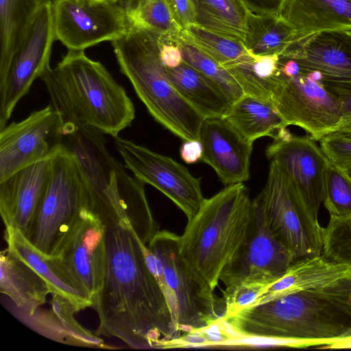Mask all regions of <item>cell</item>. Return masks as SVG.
<instances>
[{"label":"cell","instance_id":"obj_1","mask_svg":"<svg viewBox=\"0 0 351 351\" xmlns=\"http://www.w3.org/2000/svg\"><path fill=\"white\" fill-rule=\"evenodd\" d=\"M96 215L104 236L101 280L92 306L99 321L95 334L117 337L134 349H161L181 333L147 266L143 243L126 212Z\"/></svg>","mask_w":351,"mask_h":351},{"label":"cell","instance_id":"obj_2","mask_svg":"<svg viewBox=\"0 0 351 351\" xmlns=\"http://www.w3.org/2000/svg\"><path fill=\"white\" fill-rule=\"evenodd\" d=\"M51 104L80 124L114 138L135 118L134 104L125 88L99 61L84 51L68 50L57 66L40 77Z\"/></svg>","mask_w":351,"mask_h":351},{"label":"cell","instance_id":"obj_3","mask_svg":"<svg viewBox=\"0 0 351 351\" xmlns=\"http://www.w3.org/2000/svg\"><path fill=\"white\" fill-rule=\"evenodd\" d=\"M62 144L75 157L87 189L88 208L123 209L138 237L148 243L159 230L146 198L144 183L126 171L108 151L104 134L64 118Z\"/></svg>","mask_w":351,"mask_h":351},{"label":"cell","instance_id":"obj_4","mask_svg":"<svg viewBox=\"0 0 351 351\" xmlns=\"http://www.w3.org/2000/svg\"><path fill=\"white\" fill-rule=\"evenodd\" d=\"M252 208L243 182L228 185L204 199L179 236L180 252L186 265L213 291L246 237Z\"/></svg>","mask_w":351,"mask_h":351},{"label":"cell","instance_id":"obj_5","mask_svg":"<svg viewBox=\"0 0 351 351\" xmlns=\"http://www.w3.org/2000/svg\"><path fill=\"white\" fill-rule=\"evenodd\" d=\"M160 34L128 25L112 41L121 72L153 118L184 141L197 140L204 117L176 90L160 56Z\"/></svg>","mask_w":351,"mask_h":351},{"label":"cell","instance_id":"obj_6","mask_svg":"<svg viewBox=\"0 0 351 351\" xmlns=\"http://www.w3.org/2000/svg\"><path fill=\"white\" fill-rule=\"evenodd\" d=\"M223 318L243 337L335 340L351 335V318L315 291L248 306Z\"/></svg>","mask_w":351,"mask_h":351},{"label":"cell","instance_id":"obj_7","mask_svg":"<svg viewBox=\"0 0 351 351\" xmlns=\"http://www.w3.org/2000/svg\"><path fill=\"white\" fill-rule=\"evenodd\" d=\"M84 208H88L84 176L74 155L62 144L51 157L45 192L25 237L42 253L53 256Z\"/></svg>","mask_w":351,"mask_h":351},{"label":"cell","instance_id":"obj_8","mask_svg":"<svg viewBox=\"0 0 351 351\" xmlns=\"http://www.w3.org/2000/svg\"><path fill=\"white\" fill-rule=\"evenodd\" d=\"M147 245L161 263L181 335L205 327L224 315L223 298L216 296L186 265L180 252L178 235L158 230Z\"/></svg>","mask_w":351,"mask_h":351},{"label":"cell","instance_id":"obj_9","mask_svg":"<svg viewBox=\"0 0 351 351\" xmlns=\"http://www.w3.org/2000/svg\"><path fill=\"white\" fill-rule=\"evenodd\" d=\"M252 207L246 237L220 275L225 291L243 285H267L281 276L295 260L271 232L258 196L252 200Z\"/></svg>","mask_w":351,"mask_h":351},{"label":"cell","instance_id":"obj_10","mask_svg":"<svg viewBox=\"0 0 351 351\" xmlns=\"http://www.w3.org/2000/svg\"><path fill=\"white\" fill-rule=\"evenodd\" d=\"M265 154L291 178L312 232L324 245V227L319 220V210L325 197V171L328 159L310 136H294L291 132L274 140Z\"/></svg>","mask_w":351,"mask_h":351},{"label":"cell","instance_id":"obj_11","mask_svg":"<svg viewBox=\"0 0 351 351\" xmlns=\"http://www.w3.org/2000/svg\"><path fill=\"white\" fill-rule=\"evenodd\" d=\"M258 197L271 232L295 259L322 254L295 186L276 162L271 161L267 180Z\"/></svg>","mask_w":351,"mask_h":351},{"label":"cell","instance_id":"obj_12","mask_svg":"<svg viewBox=\"0 0 351 351\" xmlns=\"http://www.w3.org/2000/svg\"><path fill=\"white\" fill-rule=\"evenodd\" d=\"M271 100L288 126L300 127L315 141L332 133L339 121L337 97L302 71L293 77L280 71Z\"/></svg>","mask_w":351,"mask_h":351},{"label":"cell","instance_id":"obj_13","mask_svg":"<svg viewBox=\"0 0 351 351\" xmlns=\"http://www.w3.org/2000/svg\"><path fill=\"white\" fill-rule=\"evenodd\" d=\"M64 117L51 104L0 130V181L34 162L51 158L62 146Z\"/></svg>","mask_w":351,"mask_h":351},{"label":"cell","instance_id":"obj_14","mask_svg":"<svg viewBox=\"0 0 351 351\" xmlns=\"http://www.w3.org/2000/svg\"><path fill=\"white\" fill-rule=\"evenodd\" d=\"M56 40L68 50L84 51L124 35L128 25L118 2L52 0Z\"/></svg>","mask_w":351,"mask_h":351},{"label":"cell","instance_id":"obj_15","mask_svg":"<svg viewBox=\"0 0 351 351\" xmlns=\"http://www.w3.org/2000/svg\"><path fill=\"white\" fill-rule=\"evenodd\" d=\"M114 147L125 167L144 184H149L173 201L191 219L205 198L201 180L172 158L133 141L117 137Z\"/></svg>","mask_w":351,"mask_h":351},{"label":"cell","instance_id":"obj_16","mask_svg":"<svg viewBox=\"0 0 351 351\" xmlns=\"http://www.w3.org/2000/svg\"><path fill=\"white\" fill-rule=\"evenodd\" d=\"M51 3L38 10L12 58L5 82L0 88V130L7 125L16 105L34 81L49 65L56 40Z\"/></svg>","mask_w":351,"mask_h":351},{"label":"cell","instance_id":"obj_17","mask_svg":"<svg viewBox=\"0 0 351 351\" xmlns=\"http://www.w3.org/2000/svg\"><path fill=\"white\" fill-rule=\"evenodd\" d=\"M103 236L102 222L88 208H84L53 256L93 302L101 280Z\"/></svg>","mask_w":351,"mask_h":351},{"label":"cell","instance_id":"obj_18","mask_svg":"<svg viewBox=\"0 0 351 351\" xmlns=\"http://www.w3.org/2000/svg\"><path fill=\"white\" fill-rule=\"evenodd\" d=\"M280 57L294 60L302 72L319 71L329 90H351V34L347 30L295 38Z\"/></svg>","mask_w":351,"mask_h":351},{"label":"cell","instance_id":"obj_19","mask_svg":"<svg viewBox=\"0 0 351 351\" xmlns=\"http://www.w3.org/2000/svg\"><path fill=\"white\" fill-rule=\"evenodd\" d=\"M199 141L203 148L201 160L215 170L224 185L249 180L253 143L241 138L223 117L205 118Z\"/></svg>","mask_w":351,"mask_h":351},{"label":"cell","instance_id":"obj_20","mask_svg":"<svg viewBox=\"0 0 351 351\" xmlns=\"http://www.w3.org/2000/svg\"><path fill=\"white\" fill-rule=\"evenodd\" d=\"M51 158L26 166L0 181V213L5 227L26 235L49 181Z\"/></svg>","mask_w":351,"mask_h":351},{"label":"cell","instance_id":"obj_21","mask_svg":"<svg viewBox=\"0 0 351 351\" xmlns=\"http://www.w3.org/2000/svg\"><path fill=\"white\" fill-rule=\"evenodd\" d=\"M351 278V266L320 255L295 259L278 278L265 286L263 293L250 306L284 296L325 289Z\"/></svg>","mask_w":351,"mask_h":351},{"label":"cell","instance_id":"obj_22","mask_svg":"<svg viewBox=\"0 0 351 351\" xmlns=\"http://www.w3.org/2000/svg\"><path fill=\"white\" fill-rule=\"evenodd\" d=\"M49 310L39 307L32 315L18 309L10 301L8 309L21 322L40 335L66 345L91 348H116L106 345L99 335L92 333L75 319L77 312L66 298L53 294Z\"/></svg>","mask_w":351,"mask_h":351},{"label":"cell","instance_id":"obj_23","mask_svg":"<svg viewBox=\"0 0 351 351\" xmlns=\"http://www.w3.org/2000/svg\"><path fill=\"white\" fill-rule=\"evenodd\" d=\"M5 240L8 250L25 261L48 283L51 294H58L68 300L78 311L92 307L88 294L79 287L63 271L53 256L37 250L18 230L5 227Z\"/></svg>","mask_w":351,"mask_h":351},{"label":"cell","instance_id":"obj_24","mask_svg":"<svg viewBox=\"0 0 351 351\" xmlns=\"http://www.w3.org/2000/svg\"><path fill=\"white\" fill-rule=\"evenodd\" d=\"M279 16L295 38L324 31L351 29V0H284Z\"/></svg>","mask_w":351,"mask_h":351},{"label":"cell","instance_id":"obj_25","mask_svg":"<svg viewBox=\"0 0 351 351\" xmlns=\"http://www.w3.org/2000/svg\"><path fill=\"white\" fill-rule=\"evenodd\" d=\"M0 291L20 311L32 315L51 293L47 281L8 249L0 255Z\"/></svg>","mask_w":351,"mask_h":351},{"label":"cell","instance_id":"obj_26","mask_svg":"<svg viewBox=\"0 0 351 351\" xmlns=\"http://www.w3.org/2000/svg\"><path fill=\"white\" fill-rule=\"evenodd\" d=\"M167 73L179 94L204 118L223 117L232 103L210 79L184 61Z\"/></svg>","mask_w":351,"mask_h":351},{"label":"cell","instance_id":"obj_27","mask_svg":"<svg viewBox=\"0 0 351 351\" xmlns=\"http://www.w3.org/2000/svg\"><path fill=\"white\" fill-rule=\"evenodd\" d=\"M223 118L250 143L263 136L274 139L288 126L271 102L246 95L233 103Z\"/></svg>","mask_w":351,"mask_h":351},{"label":"cell","instance_id":"obj_28","mask_svg":"<svg viewBox=\"0 0 351 351\" xmlns=\"http://www.w3.org/2000/svg\"><path fill=\"white\" fill-rule=\"evenodd\" d=\"M52 0H0V88L12 58L38 10Z\"/></svg>","mask_w":351,"mask_h":351},{"label":"cell","instance_id":"obj_29","mask_svg":"<svg viewBox=\"0 0 351 351\" xmlns=\"http://www.w3.org/2000/svg\"><path fill=\"white\" fill-rule=\"evenodd\" d=\"M295 36L293 26L279 15L248 11L243 43L252 54L280 56Z\"/></svg>","mask_w":351,"mask_h":351},{"label":"cell","instance_id":"obj_30","mask_svg":"<svg viewBox=\"0 0 351 351\" xmlns=\"http://www.w3.org/2000/svg\"><path fill=\"white\" fill-rule=\"evenodd\" d=\"M190 1L196 25L243 41L248 10L241 0Z\"/></svg>","mask_w":351,"mask_h":351},{"label":"cell","instance_id":"obj_31","mask_svg":"<svg viewBox=\"0 0 351 351\" xmlns=\"http://www.w3.org/2000/svg\"><path fill=\"white\" fill-rule=\"evenodd\" d=\"M277 53L254 56L225 66L241 86L244 95L271 102L280 70Z\"/></svg>","mask_w":351,"mask_h":351},{"label":"cell","instance_id":"obj_32","mask_svg":"<svg viewBox=\"0 0 351 351\" xmlns=\"http://www.w3.org/2000/svg\"><path fill=\"white\" fill-rule=\"evenodd\" d=\"M180 32L175 35L162 36L176 43L181 50L183 61L213 82L232 104L241 98L244 95L243 91L232 75L224 66L184 39Z\"/></svg>","mask_w":351,"mask_h":351},{"label":"cell","instance_id":"obj_33","mask_svg":"<svg viewBox=\"0 0 351 351\" xmlns=\"http://www.w3.org/2000/svg\"><path fill=\"white\" fill-rule=\"evenodd\" d=\"M187 41L226 66L253 55L245 48L242 40L205 29L196 24L180 32Z\"/></svg>","mask_w":351,"mask_h":351},{"label":"cell","instance_id":"obj_34","mask_svg":"<svg viewBox=\"0 0 351 351\" xmlns=\"http://www.w3.org/2000/svg\"><path fill=\"white\" fill-rule=\"evenodd\" d=\"M128 25L153 30L164 36L178 34L166 0H119Z\"/></svg>","mask_w":351,"mask_h":351},{"label":"cell","instance_id":"obj_35","mask_svg":"<svg viewBox=\"0 0 351 351\" xmlns=\"http://www.w3.org/2000/svg\"><path fill=\"white\" fill-rule=\"evenodd\" d=\"M324 205L330 217L351 215V176L347 169L328 160L325 171Z\"/></svg>","mask_w":351,"mask_h":351},{"label":"cell","instance_id":"obj_36","mask_svg":"<svg viewBox=\"0 0 351 351\" xmlns=\"http://www.w3.org/2000/svg\"><path fill=\"white\" fill-rule=\"evenodd\" d=\"M319 142L330 161L344 169L351 167V136L331 133L323 136Z\"/></svg>","mask_w":351,"mask_h":351},{"label":"cell","instance_id":"obj_37","mask_svg":"<svg viewBox=\"0 0 351 351\" xmlns=\"http://www.w3.org/2000/svg\"><path fill=\"white\" fill-rule=\"evenodd\" d=\"M316 292L335 304L351 318V278L335 287L317 290Z\"/></svg>","mask_w":351,"mask_h":351},{"label":"cell","instance_id":"obj_38","mask_svg":"<svg viewBox=\"0 0 351 351\" xmlns=\"http://www.w3.org/2000/svg\"><path fill=\"white\" fill-rule=\"evenodd\" d=\"M166 1L175 23L182 30H186L195 24V13L190 0Z\"/></svg>","mask_w":351,"mask_h":351},{"label":"cell","instance_id":"obj_39","mask_svg":"<svg viewBox=\"0 0 351 351\" xmlns=\"http://www.w3.org/2000/svg\"><path fill=\"white\" fill-rule=\"evenodd\" d=\"M330 90L337 97L340 103L339 121L332 133L351 132V90L332 89Z\"/></svg>","mask_w":351,"mask_h":351},{"label":"cell","instance_id":"obj_40","mask_svg":"<svg viewBox=\"0 0 351 351\" xmlns=\"http://www.w3.org/2000/svg\"><path fill=\"white\" fill-rule=\"evenodd\" d=\"M160 56L167 68H176L182 62V54L179 46L160 34L159 39Z\"/></svg>","mask_w":351,"mask_h":351},{"label":"cell","instance_id":"obj_41","mask_svg":"<svg viewBox=\"0 0 351 351\" xmlns=\"http://www.w3.org/2000/svg\"><path fill=\"white\" fill-rule=\"evenodd\" d=\"M249 12L279 15L284 0H241Z\"/></svg>","mask_w":351,"mask_h":351},{"label":"cell","instance_id":"obj_42","mask_svg":"<svg viewBox=\"0 0 351 351\" xmlns=\"http://www.w3.org/2000/svg\"><path fill=\"white\" fill-rule=\"evenodd\" d=\"M180 153L182 159L186 163H195L202 156L203 148L202 143L197 140L184 141L180 147Z\"/></svg>","mask_w":351,"mask_h":351},{"label":"cell","instance_id":"obj_43","mask_svg":"<svg viewBox=\"0 0 351 351\" xmlns=\"http://www.w3.org/2000/svg\"><path fill=\"white\" fill-rule=\"evenodd\" d=\"M278 67L280 73L286 77H293L300 72L298 64L289 58L280 57Z\"/></svg>","mask_w":351,"mask_h":351},{"label":"cell","instance_id":"obj_44","mask_svg":"<svg viewBox=\"0 0 351 351\" xmlns=\"http://www.w3.org/2000/svg\"><path fill=\"white\" fill-rule=\"evenodd\" d=\"M323 349H351V335L337 339Z\"/></svg>","mask_w":351,"mask_h":351},{"label":"cell","instance_id":"obj_45","mask_svg":"<svg viewBox=\"0 0 351 351\" xmlns=\"http://www.w3.org/2000/svg\"><path fill=\"white\" fill-rule=\"evenodd\" d=\"M304 73L307 77L312 81L319 83H322L323 82V75L319 71L314 70Z\"/></svg>","mask_w":351,"mask_h":351},{"label":"cell","instance_id":"obj_46","mask_svg":"<svg viewBox=\"0 0 351 351\" xmlns=\"http://www.w3.org/2000/svg\"><path fill=\"white\" fill-rule=\"evenodd\" d=\"M102 1L117 2L119 0H99Z\"/></svg>","mask_w":351,"mask_h":351},{"label":"cell","instance_id":"obj_47","mask_svg":"<svg viewBox=\"0 0 351 351\" xmlns=\"http://www.w3.org/2000/svg\"><path fill=\"white\" fill-rule=\"evenodd\" d=\"M347 169L348 172L349 173L350 176H351V167H349L348 169Z\"/></svg>","mask_w":351,"mask_h":351},{"label":"cell","instance_id":"obj_48","mask_svg":"<svg viewBox=\"0 0 351 351\" xmlns=\"http://www.w3.org/2000/svg\"><path fill=\"white\" fill-rule=\"evenodd\" d=\"M345 134V135H347V136H351V132L346 133V134Z\"/></svg>","mask_w":351,"mask_h":351},{"label":"cell","instance_id":"obj_49","mask_svg":"<svg viewBox=\"0 0 351 351\" xmlns=\"http://www.w3.org/2000/svg\"><path fill=\"white\" fill-rule=\"evenodd\" d=\"M347 31H348L351 34V29H349V30H347Z\"/></svg>","mask_w":351,"mask_h":351}]
</instances>
